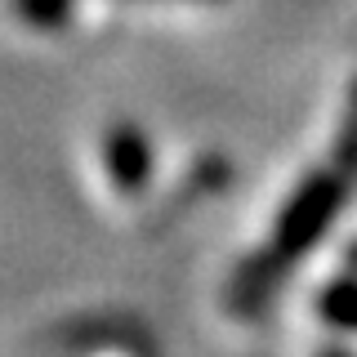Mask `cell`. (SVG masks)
Listing matches in <instances>:
<instances>
[{
    "label": "cell",
    "instance_id": "cell-1",
    "mask_svg": "<svg viewBox=\"0 0 357 357\" xmlns=\"http://www.w3.org/2000/svg\"><path fill=\"white\" fill-rule=\"evenodd\" d=\"M321 312H326V321H335V326L357 331V282H340L335 290H326Z\"/></svg>",
    "mask_w": 357,
    "mask_h": 357
},
{
    "label": "cell",
    "instance_id": "cell-2",
    "mask_svg": "<svg viewBox=\"0 0 357 357\" xmlns=\"http://www.w3.org/2000/svg\"><path fill=\"white\" fill-rule=\"evenodd\" d=\"M112 152H116L121 183H126V188H134V183H139L134 174H139L143 165H148V156H143V143H139V139H130V134H121V139H116V148H112Z\"/></svg>",
    "mask_w": 357,
    "mask_h": 357
}]
</instances>
